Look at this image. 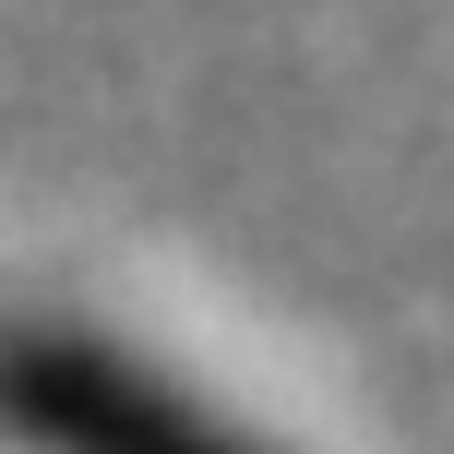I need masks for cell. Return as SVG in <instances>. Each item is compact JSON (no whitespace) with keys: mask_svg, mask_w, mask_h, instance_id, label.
<instances>
[{"mask_svg":"<svg viewBox=\"0 0 454 454\" xmlns=\"http://www.w3.org/2000/svg\"><path fill=\"white\" fill-rule=\"evenodd\" d=\"M0 431L24 454H275L227 407H204L180 371L60 311L0 323Z\"/></svg>","mask_w":454,"mask_h":454,"instance_id":"1","label":"cell"}]
</instances>
